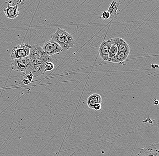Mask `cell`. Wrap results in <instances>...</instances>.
<instances>
[{"instance_id": "obj_1", "label": "cell", "mask_w": 159, "mask_h": 156, "mask_svg": "<svg viewBox=\"0 0 159 156\" xmlns=\"http://www.w3.org/2000/svg\"><path fill=\"white\" fill-rule=\"evenodd\" d=\"M48 57L38 44L31 46L29 55L30 66L29 74H32L34 78L43 74L45 73L44 67Z\"/></svg>"}, {"instance_id": "obj_2", "label": "cell", "mask_w": 159, "mask_h": 156, "mask_svg": "<svg viewBox=\"0 0 159 156\" xmlns=\"http://www.w3.org/2000/svg\"><path fill=\"white\" fill-rule=\"evenodd\" d=\"M50 39L57 42L63 51L73 48L75 44L72 36L60 27H58L56 31L52 35Z\"/></svg>"}, {"instance_id": "obj_3", "label": "cell", "mask_w": 159, "mask_h": 156, "mask_svg": "<svg viewBox=\"0 0 159 156\" xmlns=\"http://www.w3.org/2000/svg\"><path fill=\"white\" fill-rule=\"evenodd\" d=\"M31 46L28 43H22L13 48L10 52L11 60L25 58L29 56Z\"/></svg>"}, {"instance_id": "obj_4", "label": "cell", "mask_w": 159, "mask_h": 156, "mask_svg": "<svg viewBox=\"0 0 159 156\" xmlns=\"http://www.w3.org/2000/svg\"><path fill=\"white\" fill-rule=\"evenodd\" d=\"M11 68L16 72H23L25 75L29 74L30 62L29 56L25 58L12 60Z\"/></svg>"}, {"instance_id": "obj_5", "label": "cell", "mask_w": 159, "mask_h": 156, "mask_svg": "<svg viewBox=\"0 0 159 156\" xmlns=\"http://www.w3.org/2000/svg\"><path fill=\"white\" fill-rule=\"evenodd\" d=\"M43 50L48 56H54L63 51L62 48L55 41L48 40L45 42L42 47Z\"/></svg>"}, {"instance_id": "obj_6", "label": "cell", "mask_w": 159, "mask_h": 156, "mask_svg": "<svg viewBox=\"0 0 159 156\" xmlns=\"http://www.w3.org/2000/svg\"><path fill=\"white\" fill-rule=\"evenodd\" d=\"M136 156H159L158 143H155L142 149Z\"/></svg>"}, {"instance_id": "obj_7", "label": "cell", "mask_w": 159, "mask_h": 156, "mask_svg": "<svg viewBox=\"0 0 159 156\" xmlns=\"http://www.w3.org/2000/svg\"><path fill=\"white\" fill-rule=\"evenodd\" d=\"M112 45L110 39L104 40L100 44L99 53L100 58L104 61H108L109 53L110 47Z\"/></svg>"}, {"instance_id": "obj_8", "label": "cell", "mask_w": 159, "mask_h": 156, "mask_svg": "<svg viewBox=\"0 0 159 156\" xmlns=\"http://www.w3.org/2000/svg\"><path fill=\"white\" fill-rule=\"evenodd\" d=\"M112 44L117 46L118 52H130L129 45L123 38L115 37L110 39Z\"/></svg>"}, {"instance_id": "obj_9", "label": "cell", "mask_w": 159, "mask_h": 156, "mask_svg": "<svg viewBox=\"0 0 159 156\" xmlns=\"http://www.w3.org/2000/svg\"><path fill=\"white\" fill-rule=\"evenodd\" d=\"M5 15L7 18L13 19L17 17L19 15V9L17 5L15 6H10L8 4L7 7L3 10Z\"/></svg>"}, {"instance_id": "obj_10", "label": "cell", "mask_w": 159, "mask_h": 156, "mask_svg": "<svg viewBox=\"0 0 159 156\" xmlns=\"http://www.w3.org/2000/svg\"><path fill=\"white\" fill-rule=\"evenodd\" d=\"M102 97L98 94H93L89 96L86 101L88 107L90 109H93V107L96 103H101Z\"/></svg>"}, {"instance_id": "obj_11", "label": "cell", "mask_w": 159, "mask_h": 156, "mask_svg": "<svg viewBox=\"0 0 159 156\" xmlns=\"http://www.w3.org/2000/svg\"><path fill=\"white\" fill-rule=\"evenodd\" d=\"M57 63V59L55 56H49L45 65V72H51L53 70Z\"/></svg>"}, {"instance_id": "obj_12", "label": "cell", "mask_w": 159, "mask_h": 156, "mask_svg": "<svg viewBox=\"0 0 159 156\" xmlns=\"http://www.w3.org/2000/svg\"><path fill=\"white\" fill-rule=\"evenodd\" d=\"M119 5H120V1H112L108 9V10L107 11L110 14V19L114 18L117 15V12L118 10Z\"/></svg>"}, {"instance_id": "obj_13", "label": "cell", "mask_w": 159, "mask_h": 156, "mask_svg": "<svg viewBox=\"0 0 159 156\" xmlns=\"http://www.w3.org/2000/svg\"><path fill=\"white\" fill-rule=\"evenodd\" d=\"M130 52H118L117 55L111 60V62L119 63L125 61L129 56Z\"/></svg>"}, {"instance_id": "obj_14", "label": "cell", "mask_w": 159, "mask_h": 156, "mask_svg": "<svg viewBox=\"0 0 159 156\" xmlns=\"http://www.w3.org/2000/svg\"><path fill=\"white\" fill-rule=\"evenodd\" d=\"M118 52V48H117V46L114 44H112L109 51V59H108L109 62H111V60L114 58V56L117 55Z\"/></svg>"}, {"instance_id": "obj_15", "label": "cell", "mask_w": 159, "mask_h": 156, "mask_svg": "<svg viewBox=\"0 0 159 156\" xmlns=\"http://www.w3.org/2000/svg\"><path fill=\"white\" fill-rule=\"evenodd\" d=\"M101 17L104 20H108L110 19V15L108 11H104L101 13Z\"/></svg>"}, {"instance_id": "obj_16", "label": "cell", "mask_w": 159, "mask_h": 156, "mask_svg": "<svg viewBox=\"0 0 159 156\" xmlns=\"http://www.w3.org/2000/svg\"><path fill=\"white\" fill-rule=\"evenodd\" d=\"M101 103H96L94 104V107H93V109L96 110V111H99L101 109Z\"/></svg>"}, {"instance_id": "obj_17", "label": "cell", "mask_w": 159, "mask_h": 156, "mask_svg": "<svg viewBox=\"0 0 159 156\" xmlns=\"http://www.w3.org/2000/svg\"><path fill=\"white\" fill-rule=\"evenodd\" d=\"M25 76L26 78L27 79H28L31 82H32L33 79L34 78V76L32 74H31L25 75Z\"/></svg>"}, {"instance_id": "obj_18", "label": "cell", "mask_w": 159, "mask_h": 156, "mask_svg": "<svg viewBox=\"0 0 159 156\" xmlns=\"http://www.w3.org/2000/svg\"><path fill=\"white\" fill-rule=\"evenodd\" d=\"M22 82L24 85H26L29 84L31 82H30L28 79H27L25 76L24 78H23L22 80Z\"/></svg>"}, {"instance_id": "obj_19", "label": "cell", "mask_w": 159, "mask_h": 156, "mask_svg": "<svg viewBox=\"0 0 159 156\" xmlns=\"http://www.w3.org/2000/svg\"><path fill=\"white\" fill-rule=\"evenodd\" d=\"M159 66L158 65H151V68L152 69H157V68H158Z\"/></svg>"}, {"instance_id": "obj_20", "label": "cell", "mask_w": 159, "mask_h": 156, "mask_svg": "<svg viewBox=\"0 0 159 156\" xmlns=\"http://www.w3.org/2000/svg\"><path fill=\"white\" fill-rule=\"evenodd\" d=\"M154 104L155 105H157L159 104V101L157 99H154Z\"/></svg>"}]
</instances>
